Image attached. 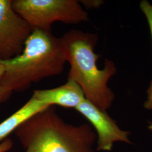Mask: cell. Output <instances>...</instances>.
Returning a JSON list of instances; mask_svg holds the SVG:
<instances>
[{"mask_svg":"<svg viewBox=\"0 0 152 152\" xmlns=\"http://www.w3.org/2000/svg\"><path fill=\"white\" fill-rule=\"evenodd\" d=\"M59 39L66 61L70 65L68 78L81 87L87 100L107 112L115 98L108 82L116 73L117 67L113 61L105 59L103 68H98L99 56L95 53L98 34L72 29Z\"/></svg>","mask_w":152,"mask_h":152,"instance_id":"6da1fadb","label":"cell"},{"mask_svg":"<svg viewBox=\"0 0 152 152\" xmlns=\"http://www.w3.org/2000/svg\"><path fill=\"white\" fill-rule=\"evenodd\" d=\"M24 152H96L91 126L72 125L50 106L34 114L14 132Z\"/></svg>","mask_w":152,"mask_h":152,"instance_id":"7a4b0ae2","label":"cell"},{"mask_svg":"<svg viewBox=\"0 0 152 152\" xmlns=\"http://www.w3.org/2000/svg\"><path fill=\"white\" fill-rule=\"evenodd\" d=\"M66 63L60 39L51 32L33 31L22 53L1 62L5 71L0 84L12 92H22L33 83L64 71Z\"/></svg>","mask_w":152,"mask_h":152,"instance_id":"3957f363","label":"cell"},{"mask_svg":"<svg viewBox=\"0 0 152 152\" xmlns=\"http://www.w3.org/2000/svg\"><path fill=\"white\" fill-rule=\"evenodd\" d=\"M14 11L33 31L51 32L55 22L76 24L88 21V15L77 0H11Z\"/></svg>","mask_w":152,"mask_h":152,"instance_id":"277c9868","label":"cell"},{"mask_svg":"<svg viewBox=\"0 0 152 152\" xmlns=\"http://www.w3.org/2000/svg\"><path fill=\"white\" fill-rule=\"evenodd\" d=\"M32 32L12 9L11 0H0V63L20 54Z\"/></svg>","mask_w":152,"mask_h":152,"instance_id":"5b68a950","label":"cell"},{"mask_svg":"<svg viewBox=\"0 0 152 152\" xmlns=\"http://www.w3.org/2000/svg\"><path fill=\"white\" fill-rule=\"evenodd\" d=\"M76 110L87 118L95 129L98 151H111L116 142L132 144L129 131L122 130L107 112L98 108L86 99Z\"/></svg>","mask_w":152,"mask_h":152,"instance_id":"8992f818","label":"cell"},{"mask_svg":"<svg viewBox=\"0 0 152 152\" xmlns=\"http://www.w3.org/2000/svg\"><path fill=\"white\" fill-rule=\"evenodd\" d=\"M32 96L49 107L56 105L75 109L86 99L81 87L69 78L59 87L34 90Z\"/></svg>","mask_w":152,"mask_h":152,"instance_id":"52a82bcc","label":"cell"},{"mask_svg":"<svg viewBox=\"0 0 152 152\" xmlns=\"http://www.w3.org/2000/svg\"><path fill=\"white\" fill-rule=\"evenodd\" d=\"M49 107L32 96L20 108L0 124V142L34 114Z\"/></svg>","mask_w":152,"mask_h":152,"instance_id":"ba28073f","label":"cell"},{"mask_svg":"<svg viewBox=\"0 0 152 152\" xmlns=\"http://www.w3.org/2000/svg\"><path fill=\"white\" fill-rule=\"evenodd\" d=\"M140 7L147 18L152 38V5L148 1L143 0L140 3Z\"/></svg>","mask_w":152,"mask_h":152,"instance_id":"9c48e42d","label":"cell"},{"mask_svg":"<svg viewBox=\"0 0 152 152\" xmlns=\"http://www.w3.org/2000/svg\"><path fill=\"white\" fill-rule=\"evenodd\" d=\"M81 4L88 9H95L100 8L103 5L104 1L102 0H82L80 1Z\"/></svg>","mask_w":152,"mask_h":152,"instance_id":"30bf717a","label":"cell"},{"mask_svg":"<svg viewBox=\"0 0 152 152\" xmlns=\"http://www.w3.org/2000/svg\"><path fill=\"white\" fill-rule=\"evenodd\" d=\"M13 92L0 84V104L7 102Z\"/></svg>","mask_w":152,"mask_h":152,"instance_id":"8fae6325","label":"cell"},{"mask_svg":"<svg viewBox=\"0 0 152 152\" xmlns=\"http://www.w3.org/2000/svg\"><path fill=\"white\" fill-rule=\"evenodd\" d=\"M14 145L13 141L7 137L0 142V152H7L11 150Z\"/></svg>","mask_w":152,"mask_h":152,"instance_id":"7c38bea8","label":"cell"},{"mask_svg":"<svg viewBox=\"0 0 152 152\" xmlns=\"http://www.w3.org/2000/svg\"><path fill=\"white\" fill-rule=\"evenodd\" d=\"M144 107L148 110L152 109V80L147 90V100L144 103Z\"/></svg>","mask_w":152,"mask_h":152,"instance_id":"4fadbf2b","label":"cell"},{"mask_svg":"<svg viewBox=\"0 0 152 152\" xmlns=\"http://www.w3.org/2000/svg\"><path fill=\"white\" fill-rule=\"evenodd\" d=\"M4 71H5V69H4V66L0 64V78L3 75V74L4 73Z\"/></svg>","mask_w":152,"mask_h":152,"instance_id":"5bb4252c","label":"cell"}]
</instances>
